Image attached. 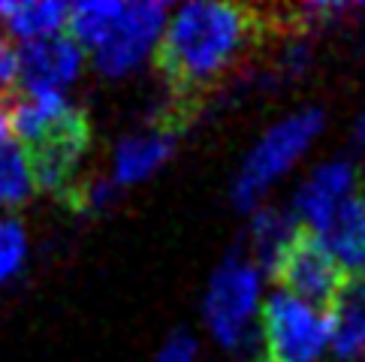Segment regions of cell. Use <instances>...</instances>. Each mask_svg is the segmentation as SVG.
Returning a JSON list of instances; mask_svg holds the SVG:
<instances>
[{
    "mask_svg": "<svg viewBox=\"0 0 365 362\" xmlns=\"http://www.w3.org/2000/svg\"><path fill=\"white\" fill-rule=\"evenodd\" d=\"M269 40H275V31L266 6L190 4L166 28L154 51V70L175 103L202 109Z\"/></svg>",
    "mask_w": 365,
    "mask_h": 362,
    "instance_id": "cell-1",
    "label": "cell"
},
{
    "mask_svg": "<svg viewBox=\"0 0 365 362\" xmlns=\"http://www.w3.org/2000/svg\"><path fill=\"white\" fill-rule=\"evenodd\" d=\"M0 109L28 157L34 187L61 200L91 148L88 112L67 106L63 97H28L19 90H12Z\"/></svg>",
    "mask_w": 365,
    "mask_h": 362,
    "instance_id": "cell-2",
    "label": "cell"
},
{
    "mask_svg": "<svg viewBox=\"0 0 365 362\" xmlns=\"http://www.w3.org/2000/svg\"><path fill=\"white\" fill-rule=\"evenodd\" d=\"M347 272L335 260L329 244L314 227L299 224L293 239L287 242L281 260L272 272V281L290 296V299L308 305L311 311L332 320V311L341 296Z\"/></svg>",
    "mask_w": 365,
    "mask_h": 362,
    "instance_id": "cell-3",
    "label": "cell"
},
{
    "mask_svg": "<svg viewBox=\"0 0 365 362\" xmlns=\"http://www.w3.org/2000/svg\"><path fill=\"white\" fill-rule=\"evenodd\" d=\"M320 127H323V115L308 109V112H299L293 118L281 121L278 127H272V130L259 139V145L247 154L242 175L236 181V187H232V200H236L239 209H245V212L254 209L259 190L272 185V181L308 148V142L320 133Z\"/></svg>",
    "mask_w": 365,
    "mask_h": 362,
    "instance_id": "cell-4",
    "label": "cell"
},
{
    "mask_svg": "<svg viewBox=\"0 0 365 362\" xmlns=\"http://www.w3.org/2000/svg\"><path fill=\"white\" fill-rule=\"evenodd\" d=\"M259 338L269 362H314L332 338V320L290 296H272L259 308Z\"/></svg>",
    "mask_w": 365,
    "mask_h": 362,
    "instance_id": "cell-5",
    "label": "cell"
},
{
    "mask_svg": "<svg viewBox=\"0 0 365 362\" xmlns=\"http://www.w3.org/2000/svg\"><path fill=\"white\" fill-rule=\"evenodd\" d=\"M257 305V272L242 260H227L217 269L212 290L205 296V317L215 338L227 347H242L251 332Z\"/></svg>",
    "mask_w": 365,
    "mask_h": 362,
    "instance_id": "cell-6",
    "label": "cell"
},
{
    "mask_svg": "<svg viewBox=\"0 0 365 362\" xmlns=\"http://www.w3.org/2000/svg\"><path fill=\"white\" fill-rule=\"evenodd\" d=\"M82 67V46L67 33L21 43L16 51V90L28 97H61Z\"/></svg>",
    "mask_w": 365,
    "mask_h": 362,
    "instance_id": "cell-7",
    "label": "cell"
},
{
    "mask_svg": "<svg viewBox=\"0 0 365 362\" xmlns=\"http://www.w3.org/2000/svg\"><path fill=\"white\" fill-rule=\"evenodd\" d=\"M166 6L163 4H124L121 19L115 21L112 33L97 51L94 63L103 76H124L145 58L151 43L163 28Z\"/></svg>",
    "mask_w": 365,
    "mask_h": 362,
    "instance_id": "cell-8",
    "label": "cell"
},
{
    "mask_svg": "<svg viewBox=\"0 0 365 362\" xmlns=\"http://www.w3.org/2000/svg\"><path fill=\"white\" fill-rule=\"evenodd\" d=\"M350 185H354L350 163H326L314 172V178L299 190L296 212L305 217L308 227L323 232L329 227L335 209L350 197Z\"/></svg>",
    "mask_w": 365,
    "mask_h": 362,
    "instance_id": "cell-9",
    "label": "cell"
},
{
    "mask_svg": "<svg viewBox=\"0 0 365 362\" xmlns=\"http://www.w3.org/2000/svg\"><path fill=\"white\" fill-rule=\"evenodd\" d=\"M332 347L341 359L365 356V272L344 278L332 311Z\"/></svg>",
    "mask_w": 365,
    "mask_h": 362,
    "instance_id": "cell-10",
    "label": "cell"
},
{
    "mask_svg": "<svg viewBox=\"0 0 365 362\" xmlns=\"http://www.w3.org/2000/svg\"><path fill=\"white\" fill-rule=\"evenodd\" d=\"M320 236L329 244V251L335 254V260L341 263L347 275L365 272V209L362 200L347 197L335 209L329 227Z\"/></svg>",
    "mask_w": 365,
    "mask_h": 362,
    "instance_id": "cell-11",
    "label": "cell"
},
{
    "mask_svg": "<svg viewBox=\"0 0 365 362\" xmlns=\"http://www.w3.org/2000/svg\"><path fill=\"white\" fill-rule=\"evenodd\" d=\"M175 139L178 136H169L160 130L127 136L118 145V154H115V178L121 185H133V181L148 178L175 151Z\"/></svg>",
    "mask_w": 365,
    "mask_h": 362,
    "instance_id": "cell-12",
    "label": "cell"
},
{
    "mask_svg": "<svg viewBox=\"0 0 365 362\" xmlns=\"http://www.w3.org/2000/svg\"><path fill=\"white\" fill-rule=\"evenodd\" d=\"M34 190V175L28 157L19 145L16 133L6 121V112L0 109V209L21 205Z\"/></svg>",
    "mask_w": 365,
    "mask_h": 362,
    "instance_id": "cell-13",
    "label": "cell"
},
{
    "mask_svg": "<svg viewBox=\"0 0 365 362\" xmlns=\"http://www.w3.org/2000/svg\"><path fill=\"white\" fill-rule=\"evenodd\" d=\"M0 16L6 19V28L21 36L24 43L43 40V36L61 33L67 28L70 6L67 4H0Z\"/></svg>",
    "mask_w": 365,
    "mask_h": 362,
    "instance_id": "cell-14",
    "label": "cell"
},
{
    "mask_svg": "<svg viewBox=\"0 0 365 362\" xmlns=\"http://www.w3.org/2000/svg\"><path fill=\"white\" fill-rule=\"evenodd\" d=\"M124 4H112V0H91V4H76L70 6L67 16V33L70 40H76L85 48H100L106 43V36L112 33L115 21L121 19Z\"/></svg>",
    "mask_w": 365,
    "mask_h": 362,
    "instance_id": "cell-15",
    "label": "cell"
},
{
    "mask_svg": "<svg viewBox=\"0 0 365 362\" xmlns=\"http://www.w3.org/2000/svg\"><path fill=\"white\" fill-rule=\"evenodd\" d=\"M296 221L293 217H287L275 209H266V212H259L254 217V224H251V244H254V254H257V260L263 269H269V275L275 272L278 260H281V254L287 248V242L293 239V232H296Z\"/></svg>",
    "mask_w": 365,
    "mask_h": 362,
    "instance_id": "cell-16",
    "label": "cell"
},
{
    "mask_svg": "<svg viewBox=\"0 0 365 362\" xmlns=\"http://www.w3.org/2000/svg\"><path fill=\"white\" fill-rule=\"evenodd\" d=\"M24 254H28V239H24V229L19 221H0V284L9 281L24 263Z\"/></svg>",
    "mask_w": 365,
    "mask_h": 362,
    "instance_id": "cell-17",
    "label": "cell"
},
{
    "mask_svg": "<svg viewBox=\"0 0 365 362\" xmlns=\"http://www.w3.org/2000/svg\"><path fill=\"white\" fill-rule=\"evenodd\" d=\"M193 356H197V341H193V335L185 329H175L166 338L158 362H193Z\"/></svg>",
    "mask_w": 365,
    "mask_h": 362,
    "instance_id": "cell-18",
    "label": "cell"
},
{
    "mask_svg": "<svg viewBox=\"0 0 365 362\" xmlns=\"http://www.w3.org/2000/svg\"><path fill=\"white\" fill-rule=\"evenodd\" d=\"M16 90V51L9 48L6 36H0V106Z\"/></svg>",
    "mask_w": 365,
    "mask_h": 362,
    "instance_id": "cell-19",
    "label": "cell"
},
{
    "mask_svg": "<svg viewBox=\"0 0 365 362\" xmlns=\"http://www.w3.org/2000/svg\"><path fill=\"white\" fill-rule=\"evenodd\" d=\"M356 139L362 142V145H365V115H362V118H359V127H356Z\"/></svg>",
    "mask_w": 365,
    "mask_h": 362,
    "instance_id": "cell-20",
    "label": "cell"
},
{
    "mask_svg": "<svg viewBox=\"0 0 365 362\" xmlns=\"http://www.w3.org/2000/svg\"><path fill=\"white\" fill-rule=\"evenodd\" d=\"M247 362H269V359H266V353H263V356H257V359H247Z\"/></svg>",
    "mask_w": 365,
    "mask_h": 362,
    "instance_id": "cell-21",
    "label": "cell"
},
{
    "mask_svg": "<svg viewBox=\"0 0 365 362\" xmlns=\"http://www.w3.org/2000/svg\"><path fill=\"white\" fill-rule=\"evenodd\" d=\"M350 362H365V359H350Z\"/></svg>",
    "mask_w": 365,
    "mask_h": 362,
    "instance_id": "cell-22",
    "label": "cell"
},
{
    "mask_svg": "<svg viewBox=\"0 0 365 362\" xmlns=\"http://www.w3.org/2000/svg\"><path fill=\"white\" fill-rule=\"evenodd\" d=\"M362 209H365V200H362Z\"/></svg>",
    "mask_w": 365,
    "mask_h": 362,
    "instance_id": "cell-23",
    "label": "cell"
}]
</instances>
